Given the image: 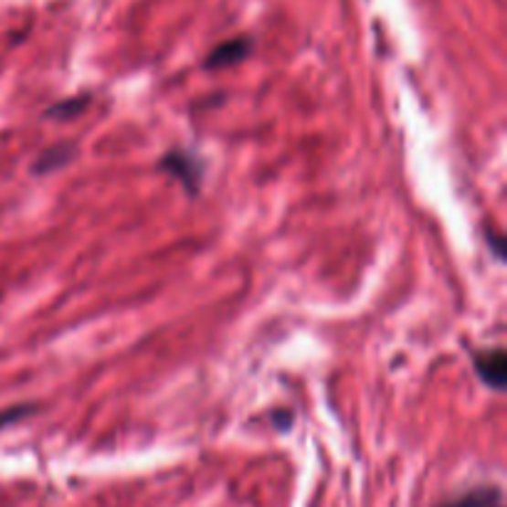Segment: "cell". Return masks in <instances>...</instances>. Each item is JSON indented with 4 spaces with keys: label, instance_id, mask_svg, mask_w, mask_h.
<instances>
[{
    "label": "cell",
    "instance_id": "obj_6",
    "mask_svg": "<svg viewBox=\"0 0 507 507\" xmlns=\"http://www.w3.org/2000/svg\"><path fill=\"white\" fill-rule=\"evenodd\" d=\"M90 94H82V97H69V100H62L58 104H52L45 110V119H55V121H69V119H77L85 114V110L90 107Z\"/></svg>",
    "mask_w": 507,
    "mask_h": 507
},
{
    "label": "cell",
    "instance_id": "obj_9",
    "mask_svg": "<svg viewBox=\"0 0 507 507\" xmlns=\"http://www.w3.org/2000/svg\"><path fill=\"white\" fill-rule=\"evenodd\" d=\"M485 240H488V243L492 246V253H495V258H498V260H502V258H505V246H502V238H500L498 233L488 230V233H485Z\"/></svg>",
    "mask_w": 507,
    "mask_h": 507
},
{
    "label": "cell",
    "instance_id": "obj_3",
    "mask_svg": "<svg viewBox=\"0 0 507 507\" xmlns=\"http://www.w3.org/2000/svg\"><path fill=\"white\" fill-rule=\"evenodd\" d=\"M253 50V40L250 37H233L213 48V52L206 58V69H228L240 65L243 59Z\"/></svg>",
    "mask_w": 507,
    "mask_h": 507
},
{
    "label": "cell",
    "instance_id": "obj_2",
    "mask_svg": "<svg viewBox=\"0 0 507 507\" xmlns=\"http://www.w3.org/2000/svg\"><path fill=\"white\" fill-rule=\"evenodd\" d=\"M473 366L482 384H488L491 389L505 391L507 386V354L502 347L481 349L475 352Z\"/></svg>",
    "mask_w": 507,
    "mask_h": 507
},
{
    "label": "cell",
    "instance_id": "obj_8",
    "mask_svg": "<svg viewBox=\"0 0 507 507\" xmlns=\"http://www.w3.org/2000/svg\"><path fill=\"white\" fill-rule=\"evenodd\" d=\"M270 418L278 431H288L290 426H292V411H288V408H278V411H272Z\"/></svg>",
    "mask_w": 507,
    "mask_h": 507
},
{
    "label": "cell",
    "instance_id": "obj_4",
    "mask_svg": "<svg viewBox=\"0 0 507 507\" xmlns=\"http://www.w3.org/2000/svg\"><path fill=\"white\" fill-rule=\"evenodd\" d=\"M77 156V144L75 142H59V144H52L48 149L37 153V159L30 166L35 176H48V174H55V171L65 169L69 166Z\"/></svg>",
    "mask_w": 507,
    "mask_h": 507
},
{
    "label": "cell",
    "instance_id": "obj_7",
    "mask_svg": "<svg viewBox=\"0 0 507 507\" xmlns=\"http://www.w3.org/2000/svg\"><path fill=\"white\" fill-rule=\"evenodd\" d=\"M35 408H37L35 404H20L13 406V408H5V411L0 414V428H3V426H10V423L23 421V418H27V416L33 414Z\"/></svg>",
    "mask_w": 507,
    "mask_h": 507
},
{
    "label": "cell",
    "instance_id": "obj_1",
    "mask_svg": "<svg viewBox=\"0 0 507 507\" xmlns=\"http://www.w3.org/2000/svg\"><path fill=\"white\" fill-rule=\"evenodd\" d=\"M159 169L166 171L171 178H176L186 194L195 195L201 191L203 161L195 153L186 152V149H171L161 156Z\"/></svg>",
    "mask_w": 507,
    "mask_h": 507
},
{
    "label": "cell",
    "instance_id": "obj_5",
    "mask_svg": "<svg viewBox=\"0 0 507 507\" xmlns=\"http://www.w3.org/2000/svg\"><path fill=\"white\" fill-rule=\"evenodd\" d=\"M440 507H505L502 505V492L500 488H475V491L465 492L453 502H446Z\"/></svg>",
    "mask_w": 507,
    "mask_h": 507
}]
</instances>
